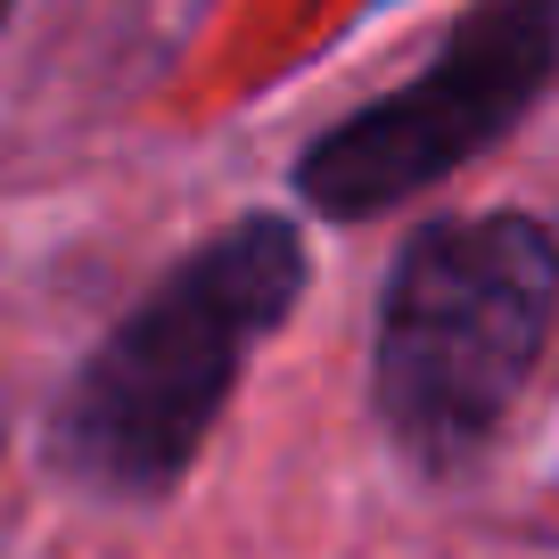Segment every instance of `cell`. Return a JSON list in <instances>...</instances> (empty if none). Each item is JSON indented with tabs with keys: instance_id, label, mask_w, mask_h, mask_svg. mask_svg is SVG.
Masks as SVG:
<instances>
[{
	"instance_id": "cell-3",
	"label": "cell",
	"mask_w": 559,
	"mask_h": 559,
	"mask_svg": "<svg viewBox=\"0 0 559 559\" xmlns=\"http://www.w3.org/2000/svg\"><path fill=\"white\" fill-rule=\"evenodd\" d=\"M559 67V0H477L419 83L370 99L305 148L297 190L321 214H386L493 148Z\"/></svg>"
},
{
	"instance_id": "cell-4",
	"label": "cell",
	"mask_w": 559,
	"mask_h": 559,
	"mask_svg": "<svg viewBox=\"0 0 559 559\" xmlns=\"http://www.w3.org/2000/svg\"><path fill=\"white\" fill-rule=\"evenodd\" d=\"M0 17H9V0H0Z\"/></svg>"
},
{
	"instance_id": "cell-1",
	"label": "cell",
	"mask_w": 559,
	"mask_h": 559,
	"mask_svg": "<svg viewBox=\"0 0 559 559\" xmlns=\"http://www.w3.org/2000/svg\"><path fill=\"white\" fill-rule=\"evenodd\" d=\"M305 239L288 214H247L116 321L58 403V461L99 493H165L223 419L247 354L288 321Z\"/></svg>"
},
{
	"instance_id": "cell-2",
	"label": "cell",
	"mask_w": 559,
	"mask_h": 559,
	"mask_svg": "<svg viewBox=\"0 0 559 559\" xmlns=\"http://www.w3.org/2000/svg\"><path fill=\"white\" fill-rule=\"evenodd\" d=\"M559 305V247L526 214L428 223L379 313V412L419 469H453L502 428Z\"/></svg>"
}]
</instances>
